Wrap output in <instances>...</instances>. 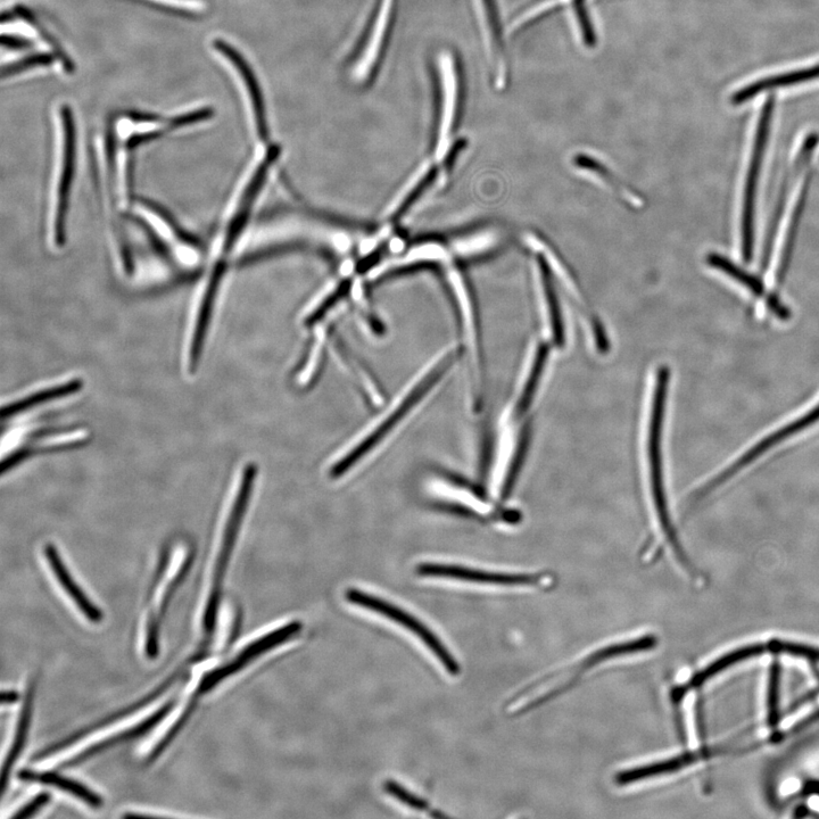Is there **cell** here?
<instances>
[{
	"instance_id": "1",
	"label": "cell",
	"mask_w": 819,
	"mask_h": 819,
	"mask_svg": "<svg viewBox=\"0 0 819 819\" xmlns=\"http://www.w3.org/2000/svg\"><path fill=\"white\" fill-rule=\"evenodd\" d=\"M670 372L667 367H660L653 383L648 418V428L645 429L644 461L645 475L648 478V491L659 534L675 553L680 564L693 573L692 565L680 542L670 520L666 487L664 481L663 432L666 413Z\"/></svg>"
},
{
	"instance_id": "2",
	"label": "cell",
	"mask_w": 819,
	"mask_h": 819,
	"mask_svg": "<svg viewBox=\"0 0 819 819\" xmlns=\"http://www.w3.org/2000/svg\"><path fill=\"white\" fill-rule=\"evenodd\" d=\"M459 355L460 352L458 351L448 354V357L438 363V366L430 370L429 374L421 379L410 393L405 395L402 403L397 405L382 423L355 445L349 453L345 454V457L335 463L332 470H330V475L333 478H341L349 473L353 467L357 466L363 458H366L372 450H375L393 432L395 427L433 390L444 377L445 372L450 370L454 361H457Z\"/></svg>"
},
{
	"instance_id": "3",
	"label": "cell",
	"mask_w": 819,
	"mask_h": 819,
	"mask_svg": "<svg viewBox=\"0 0 819 819\" xmlns=\"http://www.w3.org/2000/svg\"><path fill=\"white\" fill-rule=\"evenodd\" d=\"M256 474H258V470H256L255 466L248 465L245 467L241 484H239L238 494L236 495L233 508H231L225 533H223L217 566H215L214 570L210 599L204 614V628L208 633L213 632L215 623H217L223 578H225L231 553H233L239 529H241L248 503H250L251 500Z\"/></svg>"
},
{
	"instance_id": "4",
	"label": "cell",
	"mask_w": 819,
	"mask_h": 819,
	"mask_svg": "<svg viewBox=\"0 0 819 819\" xmlns=\"http://www.w3.org/2000/svg\"><path fill=\"white\" fill-rule=\"evenodd\" d=\"M347 601L352 605L366 608L382 615L393 622L404 626L418 636V639L423 641L426 647L432 651L438 660L448 672L455 676L460 673V666L457 660L454 659L452 653L445 647L444 643L438 639V636L429 630L425 624L421 623L416 617H413L409 612L396 607L393 603L387 602L384 599L375 597L368 593H364L357 589L347 590L345 593Z\"/></svg>"
},
{
	"instance_id": "5",
	"label": "cell",
	"mask_w": 819,
	"mask_h": 819,
	"mask_svg": "<svg viewBox=\"0 0 819 819\" xmlns=\"http://www.w3.org/2000/svg\"><path fill=\"white\" fill-rule=\"evenodd\" d=\"M818 420L819 402L793 421H789V423L783 425L779 429L774 430V432L771 434H768L763 438V440H760L755 445H752V448L742 453L741 457L734 460L730 466L723 469L721 473L709 479L705 485L698 488L696 493L693 495V501H699L710 493H713L716 488L723 486L734 476L739 475L740 471L748 468L752 462L763 457V454L776 448V445L788 441L791 436L799 434L802 432V430L807 429V427L813 426Z\"/></svg>"
},
{
	"instance_id": "6",
	"label": "cell",
	"mask_w": 819,
	"mask_h": 819,
	"mask_svg": "<svg viewBox=\"0 0 819 819\" xmlns=\"http://www.w3.org/2000/svg\"><path fill=\"white\" fill-rule=\"evenodd\" d=\"M775 107V97L769 96L761 109L756 131L754 148L747 173L746 188H744L742 211V254L744 261H750L754 251V217L755 197L758 185L761 163L771 131L772 117Z\"/></svg>"
},
{
	"instance_id": "7",
	"label": "cell",
	"mask_w": 819,
	"mask_h": 819,
	"mask_svg": "<svg viewBox=\"0 0 819 819\" xmlns=\"http://www.w3.org/2000/svg\"><path fill=\"white\" fill-rule=\"evenodd\" d=\"M63 123L64 145L63 160L57 187V203L54 222V239L57 246L62 247L66 242V217H68L69 200L77 157V131L73 114L69 106L61 107Z\"/></svg>"
},
{
	"instance_id": "8",
	"label": "cell",
	"mask_w": 819,
	"mask_h": 819,
	"mask_svg": "<svg viewBox=\"0 0 819 819\" xmlns=\"http://www.w3.org/2000/svg\"><path fill=\"white\" fill-rule=\"evenodd\" d=\"M301 630L302 624L300 622H293L278 628V630L273 631L266 636H262L261 639L248 645V647L239 653L238 657L231 661V663L215 669L213 672L206 675L200 684L198 693H208L214 688L215 685H218L221 681L225 680V678L239 672V670H242L245 666L250 664L251 661L263 655V653L277 648L281 643H285Z\"/></svg>"
},
{
	"instance_id": "9",
	"label": "cell",
	"mask_w": 819,
	"mask_h": 819,
	"mask_svg": "<svg viewBox=\"0 0 819 819\" xmlns=\"http://www.w3.org/2000/svg\"><path fill=\"white\" fill-rule=\"evenodd\" d=\"M417 573L424 577L449 578L455 581L499 586H536L542 582V577L539 575L493 573L442 564H421L417 567Z\"/></svg>"
},
{
	"instance_id": "10",
	"label": "cell",
	"mask_w": 819,
	"mask_h": 819,
	"mask_svg": "<svg viewBox=\"0 0 819 819\" xmlns=\"http://www.w3.org/2000/svg\"><path fill=\"white\" fill-rule=\"evenodd\" d=\"M721 752H724L723 747H719L717 749L711 748L709 750H700L696 752H686V754L661 760L658 761V763L626 769V771L620 772L616 776V782L619 785H630L635 782L652 779V777L676 773L681 771V769L691 766L692 764H696L699 760L721 754Z\"/></svg>"
},
{
	"instance_id": "11",
	"label": "cell",
	"mask_w": 819,
	"mask_h": 819,
	"mask_svg": "<svg viewBox=\"0 0 819 819\" xmlns=\"http://www.w3.org/2000/svg\"><path fill=\"white\" fill-rule=\"evenodd\" d=\"M707 262L710 267L721 270L725 273V275L731 277L735 281H738V283L742 286L748 288L752 294L758 297V299L764 300L767 308L771 310L776 317H779L781 320L790 319L791 312L787 306L781 303L779 297L775 296L774 294L767 293L763 281H761L758 277H755L746 270L735 266V263L724 258L723 255L709 254L707 256Z\"/></svg>"
},
{
	"instance_id": "12",
	"label": "cell",
	"mask_w": 819,
	"mask_h": 819,
	"mask_svg": "<svg viewBox=\"0 0 819 819\" xmlns=\"http://www.w3.org/2000/svg\"><path fill=\"white\" fill-rule=\"evenodd\" d=\"M225 269H226L225 263H223L222 261L218 262L217 266H215L212 271V275L209 279V284L208 286H206L205 293L203 295V300L200 306V311H198L197 314L193 334V341L192 344H190L188 357V366L190 372L196 370L198 361H200L201 359L206 334H208V328L212 317L215 297H217L218 288L220 286L223 273H225Z\"/></svg>"
},
{
	"instance_id": "13",
	"label": "cell",
	"mask_w": 819,
	"mask_h": 819,
	"mask_svg": "<svg viewBox=\"0 0 819 819\" xmlns=\"http://www.w3.org/2000/svg\"><path fill=\"white\" fill-rule=\"evenodd\" d=\"M214 47L217 49V51L225 55L227 59H229L231 63L235 65V68L239 71V73H241L245 85L248 88V93H250L259 135L261 139L266 140L268 137L266 106H264L258 79H256L250 64L244 60L241 53L236 51L233 46L227 44L226 41L219 39L215 40Z\"/></svg>"
},
{
	"instance_id": "14",
	"label": "cell",
	"mask_w": 819,
	"mask_h": 819,
	"mask_svg": "<svg viewBox=\"0 0 819 819\" xmlns=\"http://www.w3.org/2000/svg\"><path fill=\"white\" fill-rule=\"evenodd\" d=\"M819 78V64L810 66V68L799 69L783 74H776V76L767 77L758 81L752 82L748 86L735 91L731 101L735 106L742 105L751 101L752 98L777 88H785L805 84L807 81H813Z\"/></svg>"
},
{
	"instance_id": "15",
	"label": "cell",
	"mask_w": 819,
	"mask_h": 819,
	"mask_svg": "<svg viewBox=\"0 0 819 819\" xmlns=\"http://www.w3.org/2000/svg\"><path fill=\"white\" fill-rule=\"evenodd\" d=\"M45 556L51 566L54 575L59 579L63 589L70 595V598L76 603L82 614H84L91 623H101L103 619L102 611L99 610L93 602H91L80 590V587L72 579L69 570L63 564L59 551L54 545L48 544L45 548Z\"/></svg>"
},
{
	"instance_id": "16",
	"label": "cell",
	"mask_w": 819,
	"mask_h": 819,
	"mask_svg": "<svg viewBox=\"0 0 819 819\" xmlns=\"http://www.w3.org/2000/svg\"><path fill=\"white\" fill-rule=\"evenodd\" d=\"M19 779L24 782L40 783L51 785V787L60 789L62 791L72 794V796L86 802L90 807L99 808L103 806V800L97 796L96 793L89 790L85 785L77 781L66 779V777L52 772L38 773L23 769L18 775Z\"/></svg>"
},
{
	"instance_id": "17",
	"label": "cell",
	"mask_w": 819,
	"mask_h": 819,
	"mask_svg": "<svg viewBox=\"0 0 819 819\" xmlns=\"http://www.w3.org/2000/svg\"><path fill=\"white\" fill-rule=\"evenodd\" d=\"M81 387L82 383L80 379H73L68 383L49 387L47 390L29 395L24 397V399L8 405V407L3 409L2 418L6 420L21 415V413L38 407V405L77 393Z\"/></svg>"
},
{
	"instance_id": "18",
	"label": "cell",
	"mask_w": 819,
	"mask_h": 819,
	"mask_svg": "<svg viewBox=\"0 0 819 819\" xmlns=\"http://www.w3.org/2000/svg\"><path fill=\"white\" fill-rule=\"evenodd\" d=\"M176 702L175 700H170L167 705H164L160 708L157 713L152 715L150 718H147L145 722L139 724L138 726L131 728V730L121 733L120 735L114 736L110 740L103 741L102 743L96 744L95 747L90 748L84 752L81 756L77 757L76 759L72 760L70 765H78L81 761H84L91 756H95L98 752L104 751L105 749H109L110 747L117 746L118 743L127 742L130 740H134L150 732L154 726L160 724L165 717L170 714V711L173 707H175Z\"/></svg>"
},
{
	"instance_id": "19",
	"label": "cell",
	"mask_w": 819,
	"mask_h": 819,
	"mask_svg": "<svg viewBox=\"0 0 819 819\" xmlns=\"http://www.w3.org/2000/svg\"><path fill=\"white\" fill-rule=\"evenodd\" d=\"M549 352L550 347L545 343L541 344L539 350L536 351L531 371H529L526 382L517 397L514 411L516 418L525 416L529 408L532 407L537 388H539L541 382L545 362L549 357Z\"/></svg>"
},
{
	"instance_id": "20",
	"label": "cell",
	"mask_w": 819,
	"mask_h": 819,
	"mask_svg": "<svg viewBox=\"0 0 819 819\" xmlns=\"http://www.w3.org/2000/svg\"><path fill=\"white\" fill-rule=\"evenodd\" d=\"M531 440L532 427L531 425L527 424L519 434V438L516 443L515 449L514 451H512L511 454V459L509 461V466L506 470V474H504L502 479V485L500 488L502 500H507L511 495L512 491H514L518 475L521 471V468H523L524 466L529 444H531Z\"/></svg>"
},
{
	"instance_id": "21",
	"label": "cell",
	"mask_w": 819,
	"mask_h": 819,
	"mask_svg": "<svg viewBox=\"0 0 819 819\" xmlns=\"http://www.w3.org/2000/svg\"><path fill=\"white\" fill-rule=\"evenodd\" d=\"M539 262L544 294L546 297V302H548L549 306L554 343H556L558 347H562L565 344V333L564 324H562V317L558 297L556 292H554L551 272L548 263L545 262L542 256H540Z\"/></svg>"
},
{
	"instance_id": "22",
	"label": "cell",
	"mask_w": 819,
	"mask_h": 819,
	"mask_svg": "<svg viewBox=\"0 0 819 819\" xmlns=\"http://www.w3.org/2000/svg\"><path fill=\"white\" fill-rule=\"evenodd\" d=\"M31 707H32V690L27 693L26 701H24V706L22 709V714L18 726V731H16L15 739L13 742V747L8 755L4 767H3V777H2V793L4 794L7 789L8 784V777H10L11 769L15 764L16 759L20 756L22 749L24 747V743H26L27 734L29 731L30 719H31Z\"/></svg>"
},
{
	"instance_id": "23",
	"label": "cell",
	"mask_w": 819,
	"mask_h": 819,
	"mask_svg": "<svg viewBox=\"0 0 819 819\" xmlns=\"http://www.w3.org/2000/svg\"><path fill=\"white\" fill-rule=\"evenodd\" d=\"M769 653L774 656H790L797 658H804L812 663H819V649L809 647V645L783 641L772 640L768 642Z\"/></svg>"
},
{
	"instance_id": "24",
	"label": "cell",
	"mask_w": 819,
	"mask_h": 819,
	"mask_svg": "<svg viewBox=\"0 0 819 819\" xmlns=\"http://www.w3.org/2000/svg\"><path fill=\"white\" fill-rule=\"evenodd\" d=\"M772 666L771 678H769V692H768V713L767 721L771 726H776L780 721V668L779 664L775 663Z\"/></svg>"
},
{
	"instance_id": "25",
	"label": "cell",
	"mask_w": 819,
	"mask_h": 819,
	"mask_svg": "<svg viewBox=\"0 0 819 819\" xmlns=\"http://www.w3.org/2000/svg\"><path fill=\"white\" fill-rule=\"evenodd\" d=\"M384 789L390 796L402 802L403 805L419 810V812H424V810L429 808L426 800L416 796V794H413L395 781H386Z\"/></svg>"
},
{
	"instance_id": "26",
	"label": "cell",
	"mask_w": 819,
	"mask_h": 819,
	"mask_svg": "<svg viewBox=\"0 0 819 819\" xmlns=\"http://www.w3.org/2000/svg\"><path fill=\"white\" fill-rule=\"evenodd\" d=\"M145 208L153 212L157 215L164 223L167 225L173 234L179 239L180 242L189 245L190 247H198V242L193 236H190L186 233L185 230H182L178 223L171 217V214L161 208V206L146 200L140 201Z\"/></svg>"
},
{
	"instance_id": "27",
	"label": "cell",
	"mask_w": 819,
	"mask_h": 819,
	"mask_svg": "<svg viewBox=\"0 0 819 819\" xmlns=\"http://www.w3.org/2000/svg\"><path fill=\"white\" fill-rule=\"evenodd\" d=\"M53 62L54 55L51 53H39L31 55L19 62H15L11 65L4 66L2 70V77L3 78L12 77L15 76V74L21 73L32 68H36V66L51 65Z\"/></svg>"
},
{
	"instance_id": "28",
	"label": "cell",
	"mask_w": 819,
	"mask_h": 819,
	"mask_svg": "<svg viewBox=\"0 0 819 819\" xmlns=\"http://www.w3.org/2000/svg\"><path fill=\"white\" fill-rule=\"evenodd\" d=\"M483 2L488 26H490L491 35L493 43L495 45L496 52L503 56L504 47L502 37V26L500 22L498 5H496V0H483Z\"/></svg>"
},
{
	"instance_id": "29",
	"label": "cell",
	"mask_w": 819,
	"mask_h": 819,
	"mask_svg": "<svg viewBox=\"0 0 819 819\" xmlns=\"http://www.w3.org/2000/svg\"><path fill=\"white\" fill-rule=\"evenodd\" d=\"M16 12H18V14L21 16L23 20H26L27 22L32 24L33 27H36V29H38V31L41 33V36H43L48 41V43L54 47L56 54L57 56L60 57V60L62 61L65 70L68 71L69 73L74 71V65L70 61L69 57L65 55L61 47L57 45L56 41L51 36H48V33L46 31L41 29L39 23L35 19V16L32 15L28 8L23 6H16Z\"/></svg>"
},
{
	"instance_id": "30",
	"label": "cell",
	"mask_w": 819,
	"mask_h": 819,
	"mask_svg": "<svg viewBox=\"0 0 819 819\" xmlns=\"http://www.w3.org/2000/svg\"><path fill=\"white\" fill-rule=\"evenodd\" d=\"M575 11L579 26H581L585 44L589 47H594L597 43V37L591 23L589 13H587L584 0H574Z\"/></svg>"
},
{
	"instance_id": "31",
	"label": "cell",
	"mask_w": 819,
	"mask_h": 819,
	"mask_svg": "<svg viewBox=\"0 0 819 819\" xmlns=\"http://www.w3.org/2000/svg\"><path fill=\"white\" fill-rule=\"evenodd\" d=\"M212 115V109H202L195 112L186 113L184 115H179V117L171 120L170 128H180L188 126V124L205 121L210 119Z\"/></svg>"
},
{
	"instance_id": "32",
	"label": "cell",
	"mask_w": 819,
	"mask_h": 819,
	"mask_svg": "<svg viewBox=\"0 0 819 819\" xmlns=\"http://www.w3.org/2000/svg\"><path fill=\"white\" fill-rule=\"evenodd\" d=\"M49 799H51V796H49V794L47 793L39 794V796H37L35 799L29 802L28 805L21 808L19 812L16 813L12 818L26 819L35 815L39 809L43 808L45 805L48 804Z\"/></svg>"
},
{
	"instance_id": "33",
	"label": "cell",
	"mask_w": 819,
	"mask_h": 819,
	"mask_svg": "<svg viewBox=\"0 0 819 819\" xmlns=\"http://www.w3.org/2000/svg\"><path fill=\"white\" fill-rule=\"evenodd\" d=\"M457 77H458L457 78L458 79V97H457V107H455L453 129L458 127V124H459V122L461 120V115H462L463 101H465V82H463V74H462L460 63H458Z\"/></svg>"
},
{
	"instance_id": "34",
	"label": "cell",
	"mask_w": 819,
	"mask_h": 819,
	"mask_svg": "<svg viewBox=\"0 0 819 819\" xmlns=\"http://www.w3.org/2000/svg\"><path fill=\"white\" fill-rule=\"evenodd\" d=\"M162 136V131H151V132H144V134H136L130 136L127 140V148L132 150L139 146L140 144L151 142V140L160 138Z\"/></svg>"
},
{
	"instance_id": "35",
	"label": "cell",
	"mask_w": 819,
	"mask_h": 819,
	"mask_svg": "<svg viewBox=\"0 0 819 819\" xmlns=\"http://www.w3.org/2000/svg\"><path fill=\"white\" fill-rule=\"evenodd\" d=\"M0 43H2L3 47L10 49H27L32 47L30 40L8 35H3Z\"/></svg>"
},
{
	"instance_id": "36",
	"label": "cell",
	"mask_w": 819,
	"mask_h": 819,
	"mask_svg": "<svg viewBox=\"0 0 819 819\" xmlns=\"http://www.w3.org/2000/svg\"><path fill=\"white\" fill-rule=\"evenodd\" d=\"M129 118L135 122H156L160 121L156 115L153 114H146V113H138V112H131L129 113Z\"/></svg>"
},
{
	"instance_id": "37",
	"label": "cell",
	"mask_w": 819,
	"mask_h": 819,
	"mask_svg": "<svg viewBox=\"0 0 819 819\" xmlns=\"http://www.w3.org/2000/svg\"><path fill=\"white\" fill-rule=\"evenodd\" d=\"M801 796H813L819 794V781H809L804 785L800 791Z\"/></svg>"
},
{
	"instance_id": "38",
	"label": "cell",
	"mask_w": 819,
	"mask_h": 819,
	"mask_svg": "<svg viewBox=\"0 0 819 819\" xmlns=\"http://www.w3.org/2000/svg\"><path fill=\"white\" fill-rule=\"evenodd\" d=\"M20 699L19 693L16 691H4L2 694V701L5 705H12Z\"/></svg>"
},
{
	"instance_id": "39",
	"label": "cell",
	"mask_w": 819,
	"mask_h": 819,
	"mask_svg": "<svg viewBox=\"0 0 819 819\" xmlns=\"http://www.w3.org/2000/svg\"><path fill=\"white\" fill-rule=\"evenodd\" d=\"M14 20V15L10 12H4L2 14V23L5 24L7 22H12Z\"/></svg>"
},
{
	"instance_id": "40",
	"label": "cell",
	"mask_w": 819,
	"mask_h": 819,
	"mask_svg": "<svg viewBox=\"0 0 819 819\" xmlns=\"http://www.w3.org/2000/svg\"><path fill=\"white\" fill-rule=\"evenodd\" d=\"M813 665H814V666H813L814 674H815V676H816V678H817V680H818V682H819V670H818V668L815 666V663H813Z\"/></svg>"
}]
</instances>
